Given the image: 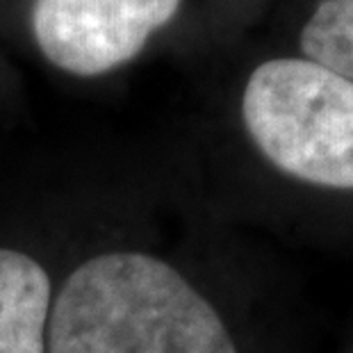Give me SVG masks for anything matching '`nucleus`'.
<instances>
[{
    "instance_id": "nucleus-5",
    "label": "nucleus",
    "mask_w": 353,
    "mask_h": 353,
    "mask_svg": "<svg viewBox=\"0 0 353 353\" xmlns=\"http://www.w3.org/2000/svg\"><path fill=\"white\" fill-rule=\"evenodd\" d=\"M303 59L353 82V0H319L299 34Z\"/></svg>"
},
{
    "instance_id": "nucleus-1",
    "label": "nucleus",
    "mask_w": 353,
    "mask_h": 353,
    "mask_svg": "<svg viewBox=\"0 0 353 353\" xmlns=\"http://www.w3.org/2000/svg\"><path fill=\"white\" fill-rule=\"evenodd\" d=\"M50 353H237L203 294L167 262L114 251L82 262L50 314Z\"/></svg>"
},
{
    "instance_id": "nucleus-4",
    "label": "nucleus",
    "mask_w": 353,
    "mask_h": 353,
    "mask_svg": "<svg viewBox=\"0 0 353 353\" xmlns=\"http://www.w3.org/2000/svg\"><path fill=\"white\" fill-rule=\"evenodd\" d=\"M50 278L30 255L0 249V353H46Z\"/></svg>"
},
{
    "instance_id": "nucleus-3",
    "label": "nucleus",
    "mask_w": 353,
    "mask_h": 353,
    "mask_svg": "<svg viewBox=\"0 0 353 353\" xmlns=\"http://www.w3.org/2000/svg\"><path fill=\"white\" fill-rule=\"evenodd\" d=\"M183 10L185 0H0V23L19 28L52 69L101 78L144 55Z\"/></svg>"
},
{
    "instance_id": "nucleus-2",
    "label": "nucleus",
    "mask_w": 353,
    "mask_h": 353,
    "mask_svg": "<svg viewBox=\"0 0 353 353\" xmlns=\"http://www.w3.org/2000/svg\"><path fill=\"white\" fill-rule=\"evenodd\" d=\"M242 123L285 176L353 190V82L303 57L258 64L244 85Z\"/></svg>"
}]
</instances>
